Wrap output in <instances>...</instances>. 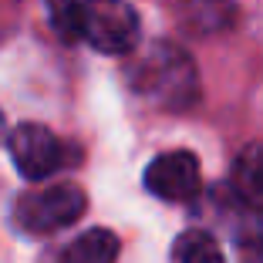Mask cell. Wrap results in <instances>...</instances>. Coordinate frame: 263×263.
<instances>
[{
    "instance_id": "1",
    "label": "cell",
    "mask_w": 263,
    "mask_h": 263,
    "mask_svg": "<svg viewBox=\"0 0 263 263\" xmlns=\"http://www.w3.org/2000/svg\"><path fill=\"white\" fill-rule=\"evenodd\" d=\"M132 91L162 111H189L199 101V71L196 61L179 44L152 41L132 58L128 71Z\"/></svg>"
},
{
    "instance_id": "2",
    "label": "cell",
    "mask_w": 263,
    "mask_h": 263,
    "mask_svg": "<svg viewBox=\"0 0 263 263\" xmlns=\"http://www.w3.org/2000/svg\"><path fill=\"white\" fill-rule=\"evenodd\" d=\"M88 206V196L71 182H54V186H37L17 199L14 219L24 233H58L64 226H71L74 219H81Z\"/></svg>"
},
{
    "instance_id": "3",
    "label": "cell",
    "mask_w": 263,
    "mask_h": 263,
    "mask_svg": "<svg viewBox=\"0 0 263 263\" xmlns=\"http://www.w3.org/2000/svg\"><path fill=\"white\" fill-rule=\"evenodd\" d=\"M139 14L125 0H85L81 10V41L98 54H132L139 47Z\"/></svg>"
},
{
    "instance_id": "4",
    "label": "cell",
    "mask_w": 263,
    "mask_h": 263,
    "mask_svg": "<svg viewBox=\"0 0 263 263\" xmlns=\"http://www.w3.org/2000/svg\"><path fill=\"white\" fill-rule=\"evenodd\" d=\"M7 148L14 155V165L27 182H41V179H51L54 172H61L64 165L74 162V155L61 139H58L51 128L34 122L17 125L7 135Z\"/></svg>"
},
{
    "instance_id": "5",
    "label": "cell",
    "mask_w": 263,
    "mask_h": 263,
    "mask_svg": "<svg viewBox=\"0 0 263 263\" xmlns=\"http://www.w3.org/2000/svg\"><path fill=\"white\" fill-rule=\"evenodd\" d=\"M145 189L152 196L165 202H189L199 196L202 186V172H199V159L186 148L179 152H162L155 155L152 162L145 165Z\"/></svg>"
},
{
    "instance_id": "6",
    "label": "cell",
    "mask_w": 263,
    "mask_h": 263,
    "mask_svg": "<svg viewBox=\"0 0 263 263\" xmlns=\"http://www.w3.org/2000/svg\"><path fill=\"white\" fill-rule=\"evenodd\" d=\"M230 182H233V193L240 196V202L263 213V142H250L236 152Z\"/></svg>"
},
{
    "instance_id": "7",
    "label": "cell",
    "mask_w": 263,
    "mask_h": 263,
    "mask_svg": "<svg viewBox=\"0 0 263 263\" xmlns=\"http://www.w3.org/2000/svg\"><path fill=\"white\" fill-rule=\"evenodd\" d=\"M118 250H122V243L115 233L95 226V230L81 233L78 240H71L64 253L58 256V263H115Z\"/></svg>"
},
{
    "instance_id": "8",
    "label": "cell",
    "mask_w": 263,
    "mask_h": 263,
    "mask_svg": "<svg viewBox=\"0 0 263 263\" xmlns=\"http://www.w3.org/2000/svg\"><path fill=\"white\" fill-rule=\"evenodd\" d=\"M172 260L176 263H226L219 243L202 230H186L172 247Z\"/></svg>"
},
{
    "instance_id": "9",
    "label": "cell",
    "mask_w": 263,
    "mask_h": 263,
    "mask_svg": "<svg viewBox=\"0 0 263 263\" xmlns=\"http://www.w3.org/2000/svg\"><path fill=\"white\" fill-rule=\"evenodd\" d=\"M186 21L193 31H219L233 21V0H186Z\"/></svg>"
},
{
    "instance_id": "10",
    "label": "cell",
    "mask_w": 263,
    "mask_h": 263,
    "mask_svg": "<svg viewBox=\"0 0 263 263\" xmlns=\"http://www.w3.org/2000/svg\"><path fill=\"white\" fill-rule=\"evenodd\" d=\"M81 10L85 0H47L51 24L64 41H81Z\"/></svg>"
},
{
    "instance_id": "11",
    "label": "cell",
    "mask_w": 263,
    "mask_h": 263,
    "mask_svg": "<svg viewBox=\"0 0 263 263\" xmlns=\"http://www.w3.org/2000/svg\"><path fill=\"white\" fill-rule=\"evenodd\" d=\"M243 260L247 263H263V240H250L243 247Z\"/></svg>"
},
{
    "instance_id": "12",
    "label": "cell",
    "mask_w": 263,
    "mask_h": 263,
    "mask_svg": "<svg viewBox=\"0 0 263 263\" xmlns=\"http://www.w3.org/2000/svg\"><path fill=\"white\" fill-rule=\"evenodd\" d=\"M7 139V122H4V115H0V142Z\"/></svg>"
}]
</instances>
